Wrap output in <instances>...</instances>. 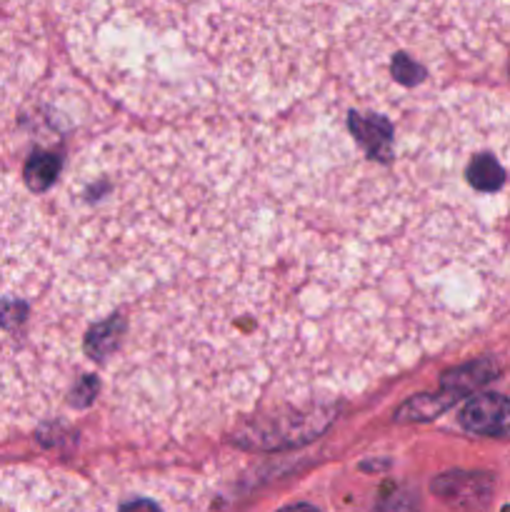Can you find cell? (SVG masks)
I'll return each mask as SVG.
<instances>
[{
	"mask_svg": "<svg viewBox=\"0 0 510 512\" xmlns=\"http://www.w3.org/2000/svg\"><path fill=\"white\" fill-rule=\"evenodd\" d=\"M0 512H105L93 490L68 475L38 470L0 473Z\"/></svg>",
	"mask_w": 510,
	"mask_h": 512,
	"instance_id": "cell-1",
	"label": "cell"
},
{
	"mask_svg": "<svg viewBox=\"0 0 510 512\" xmlns=\"http://www.w3.org/2000/svg\"><path fill=\"white\" fill-rule=\"evenodd\" d=\"M460 423L475 435L508 438L510 435V400L500 395H480L473 398L460 413Z\"/></svg>",
	"mask_w": 510,
	"mask_h": 512,
	"instance_id": "cell-2",
	"label": "cell"
},
{
	"mask_svg": "<svg viewBox=\"0 0 510 512\" xmlns=\"http://www.w3.org/2000/svg\"><path fill=\"white\" fill-rule=\"evenodd\" d=\"M118 512H160V508L148 498H138V500L133 498V500H128V503L120 505Z\"/></svg>",
	"mask_w": 510,
	"mask_h": 512,
	"instance_id": "cell-3",
	"label": "cell"
},
{
	"mask_svg": "<svg viewBox=\"0 0 510 512\" xmlns=\"http://www.w3.org/2000/svg\"><path fill=\"white\" fill-rule=\"evenodd\" d=\"M280 512H318L313 505H290V508H283Z\"/></svg>",
	"mask_w": 510,
	"mask_h": 512,
	"instance_id": "cell-4",
	"label": "cell"
}]
</instances>
